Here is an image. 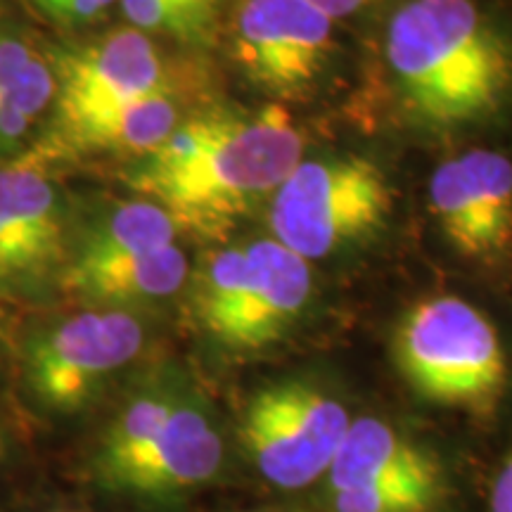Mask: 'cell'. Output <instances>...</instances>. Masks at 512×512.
Listing matches in <instances>:
<instances>
[{
	"label": "cell",
	"mask_w": 512,
	"mask_h": 512,
	"mask_svg": "<svg viewBox=\"0 0 512 512\" xmlns=\"http://www.w3.org/2000/svg\"><path fill=\"white\" fill-rule=\"evenodd\" d=\"M394 356L415 392L444 406L489 413L508 387L501 335L460 297L415 304L396 330Z\"/></svg>",
	"instance_id": "obj_3"
},
{
	"label": "cell",
	"mask_w": 512,
	"mask_h": 512,
	"mask_svg": "<svg viewBox=\"0 0 512 512\" xmlns=\"http://www.w3.org/2000/svg\"><path fill=\"white\" fill-rule=\"evenodd\" d=\"M5 344H8V332H5V316L3 311H0V354H3Z\"/></svg>",
	"instance_id": "obj_24"
},
{
	"label": "cell",
	"mask_w": 512,
	"mask_h": 512,
	"mask_svg": "<svg viewBox=\"0 0 512 512\" xmlns=\"http://www.w3.org/2000/svg\"><path fill=\"white\" fill-rule=\"evenodd\" d=\"M332 19L309 0H245L235 57L256 86L278 98L306 91L328 62Z\"/></svg>",
	"instance_id": "obj_9"
},
{
	"label": "cell",
	"mask_w": 512,
	"mask_h": 512,
	"mask_svg": "<svg viewBox=\"0 0 512 512\" xmlns=\"http://www.w3.org/2000/svg\"><path fill=\"white\" fill-rule=\"evenodd\" d=\"M0 228L50 266L62 247V209L53 183L29 166L0 169Z\"/></svg>",
	"instance_id": "obj_15"
},
{
	"label": "cell",
	"mask_w": 512,
	"mask_h": 512,
	"mask_svg": "<svg viewBox=\"0 0 512 512\" xmlns=\"http://www.w3.org/2000/svg\"><path fill=\"white\" fill-rule=\"evenodd\" d=\"M48 264L27 245L0 228V283H27L46 271Z\"/></svg>",
	"instance_id": "obj_19"
},
{
	"label": "cell",
	"mask_w": 512,
	"mask_h": 512,
	"mask_svg": "<svg viewBox=\"0 0 512 512\" xmlns=\"http://www.w3.org/2000/svg\"><path fill=\"white\" fill-rule=\"evenodd\" d=\"M309 3L316 5L320 12H325L335 22V19L356 15L358 10H363L373 0H309Z\"/></svg>",
	"instance_id": "obj_23"
},
{
	"label": "cell",
	"mask_w": 512,
	"mask_h": 512,
	"mask_svg": "<svg viewBox=\"0 0 512 512\" xmlns=\"http://www.w3.org/2000/svg\"><path fill=\"white\" fill-rule=\"evenodd\" d=\"M145 330L124 309H91L36 330L24 347V382L43 408L74 413L140 354Z\"/></svg>",
	"instance_id": "obj_6"
},
{
	"label": "cell",
	"mask_w": 512,
	"mask_h": 512,
	"mask_svg": "<svg viewBox=\"0 0 512 512\" xmlns=\"http://www.w3.org/2000/svg\"><path fill=\"white\" fill-rule=\"evenodd\" d=\"M223 441L197 403L176 396L143 444L100 479L114 491L147 498L195 489L221 470Z\"/></svg>",
	"instance_id": "obj_10"
},
{
	"label": "cell",
	"mask_w": 512,
	"mask_h": 512,
	"mask_svg": "<svg viewBox=\"0 0 512 512\" xmlns=\"http://www.w3.org/2000/svg\"><path fill=\"white\" fill-rule=\"evenodd\" d=\"M188 278V259L176 245L117 252L76 249L64 268V285L91 304H150L171 297Z\"/></svg>",
	"instance_id": "obj_12"
},
{
	"label": "cell",
	"mask_w": 512,
	"mask_h": 512,
	"mask_svg": "<svg viewBox=\"0 0 512 512\" xmlns=\"http://www.w3.org/2000/svg\"><path fill=\"white\" fill-rule=\"evenodd\" d=\"M439 484L392 482L335 491V512H430Z\"/></svg>",
	"instance_id": "obj_18"
},
{
	"label": "cell",
	"mask_w": 512,
	"mask_h": 512,
	"mask_svg": "<svg viewBox=\"0 0 512 512\" xmlns=\"http://www.w3.org/2000/svg\"><path fill=\"white\" fill-rule=\"evenodd\" d=\"M5 453H8V441H5V432L3 427H0V460L5 458Z\"/></svg>",
	"instance_id": "obj_25"
},
{
	"label": "cell",
	"mask_w": 512,
	"mask_h": 512,
	"mask_svg": "<svg viewBox=\"0 0 512 512\" xmlns=\"http://www.w3.org/2000/svg\"><path fill=\"white\" fill-rule=\"evenodd\" d=\"M302 136L290 114H204L178 124L140 159L128 183L169 211L174 221L216 228L275 195L302 162Z\"/></svg>",
	"instance_id": "obj_1"
},
{
	"label": "cell",
	"mask_w": 512,
	"mask_h": 512,
	"mask_svg": "<svg viewBox=\"0 0 512 512\" xmlns=\"http://www.w3.org/2000/svg\"><path fill=\"white\" fill-rule=\"evenodd\" d=\"M121 8L133 27L195 41L211 27L216 0H121Z\"/></svg>",
	"instance_id": "obj_17"
},
{
	"label": "cell",
	"mask_w": 512,
	"mask_h": 512,
	"mask_svg": "<svg viewBox=\"0 0 512 512\" xmlns=\"http://www.w3.org/2000/svg\"><path fill=\"white\" fill-rule=\"evenodd\" d=\"M349 425L347 408L332 396L306 382H285L254 396L242 441L268 482L302 489L330 472Z\"/></svg>",
	"instance_id": "obj_7"
},
{
	"label": "cell",
	"mask_w": 512,
	"mask_h": 512,
	"mask_svg": "<svg viewBox=\"0 0 512 512\" xmlns=\"http://www.w3.org/2000/svg\"><path fill=\"white\" fill-rule=\"evenodd\" d=\"M36 57L27 38L17 31L0 29V91L15 83Z\"/></svg>",
	"instance_id": "obj_20"
},
{
	"label": "cell",
	"mask_w": 512,
	"mask_h": 512,
	"mask_svg": "<svg viewBox=\"0 0 512 512\" xmlns=\"http://www.w3.org/2000/svg\"><path fill=\"white\" fill-rule=\"evenodd\" d=\"M178 126V107L166 93L95 107L62 119L64 136L83 150L150 155Z\"/></svg>",
	"instance_id": "obj_14"
},
{
	"label": "cell",
	"mask_w": 512,
	"mask_h": 512,
	"mask_svg": "<svg viewBox=\"0 0 512 512\" xmlns=\"http://www.w3.org/2000/svg\"><path fill=\"white\" fill-rule=\"evenodd\" d=\"M31 3L43 15L55 19V22L76 27V24H86L98 19L114 0H31Z\"/></svg>",
	"instance_id": "obj_21"
},
{
	"label": "cell",
	"mask_w": 512,
	"mask_h": 512,
	"mask_svg": "<svg viewBox=\"0 0 512 512\" xmlns=\"http://www.w3.org/2000/svg\"><path fill=\"white\" fill-rule=\"evenodd\" d=\"M330 477L335 491L392 482L439 484V465L387 422L361 418L351 420Z\"/></svg>",
	"instance_id": "obj_13"
},
{
	"label": "cell",
	"mask_w": 512,
	"mask_h": 512,
	"mask_svg": "<svg viewBox=\"0 0 512 512\" xmlns=\"http://www.w3.org/2000/svg\"><path fill=\"white\" fill-rule=\"evenodd\" d=\"M392 202V185L370 159H311L275 190L271 228L304 261L323 259L382 228Z\"/></svg>",
	"instance_id": "obj_5"
},
{
	"label": "cell",
	"mask_w": 512,
	"mask_h": 512,
	"mask_svg": "<svg viewBox=\"0 0 512 512\" xmlns=\"http://www.w3.org/2000/svg\"><path fill=\"white\" fill-rule=\"evenodd\" d=\"M387 57L430 124H477L512 100V36L475 0H408L389 24Z\"/></svg>",
	"instance_id": "obj_2"
},
{
	"label": "cell",
	"mask_w": 512,
	"mask_h": 512,
	"mask_svg": "<svg viewBox=\"0 0 512 512\" xmlns=\"http://www.w3.org/2000/svg\"><path fill=\"white\" fill-rule=\"evenodd\" d=\"M430 207L453 252L477 264L512 259V157L472 150L430 181Z\"/></svg>",
	"instance_id": "obj_8"
},
{
	"label": "cell",
	"mask_w": 512,
	"mask_h": 512,
	"mask_svg": "<svg viewBox=\"0 0 512 512\" xmlns=\"http://www.w3.org/2000/svg\"><path fill=\"white\" fill-rule=\"evenodd\" d=\"M53 74L60 119L143 95L166 93L162 57L140 31H117L62 50L55 57Z\"/></svg>",
	"instance_id": "obj_11"
},
{
	"label": "cell",
	"mask_w": 512,
	"mask_h": 512,
	"mask_svg": "<svg viewBox=\"0 0 512 512\" xmlns=\"http://www.w3.org/2000/svg\"><path fill=\"white\" fill-rule=\"evenodd\" d=\"M489 512H512V456L505 460L491 486Z\"/></svg>",
	"instance_id": "obj_22"
},
{
	"label": "cell",
	"mask_w": 512,
	"mask_h": 512,
	"mask_svg": "<svg viewBox=\"0 0 512 512\" xmlns=\"http://www.w3.org/2000/svg\"><path fill=\"white\" fill-rule=\"evenodd\" d=\"M57 93L53 67L36 57L22 76L0 91V157L15 152Z\"/></svg>",
	"instance_id": "obj_16"
},
{
	"label": "cell",
	"mask_w": 512,
	"mask_h": 512,
	"mask_svg": "<svg viewBox=\"0 0 512 512\" xmlns=\"http://www.w3.org/2000/svg\"><path fill=\"white\" fill-rule=\"evenodd\" d=\"M309 261L278 240L230 247L209 256L197 278V318L233 349H261L290 328L309 304Z\"/></svg>",
	"instance_id": "obj_4"
}]
</instances>
